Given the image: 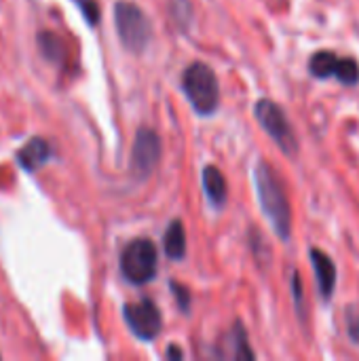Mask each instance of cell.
<instances>
[{"label":"cell","instance_id":"11","mask_svg":"<svg viewBox=\"0 0 359 361\" xmlns=\"http://www.w3.org/2000/svg\"><path fill=\"white\" fill-rule=\"evenodd\" d=\"M51 157V148L44 140L40 137H32L19 152H17V161L23 169L28 171H34L38 169L40 165H44Z\"/></svg>","mask_w":359,"mask_h":361},{"label":"cell","instance_id":"7","mask_svg":"<svg viewBox=\"0 0 359 361\" xmlns=\"http://www.w3.org/2000/svg\"><path fill=\"white\" fill-rule=\"evenodd\" d=\"M125 322L131 328V332L142 341L157 338L163 328L161 311L152 300H140L133 305H125Z\"/></svg>","mask_w":359,"mask_h":361},{"label":"cell","instance_id":"19","mask_svg":"<svg viewBox=\"0 0 359 361\" xmlns=\"http://www.w3.org/2000/svg\"><path fill=\"white\" fill-rule=\"evenodd\" d=\"M167 357H174V360H180V357H182V351H180V349H176V347H171V349L167 351Z\"/></svg>","mask_w":359,"mask_h":361},{"label":"cell","instance_id":"3","mask_svg":"<svg viewBox=\"0 0 359 361\" xmlns=\"http://www.w3.org/2000/svg\"><path fill=\"white\" fill-rule=\"evenodd\" d=\"M254 116L286 157L294 159L298 154V137L294 133V127H292L286 110L277 102L267 99V97L258 99L254 104Z\"/></svg>","mask_w":359,"mask_h":361},{"label":"cell","instance_id":"6","mask_svg":"<svg viewBox=\"0 0 359 361\" xmlns=\"http://www.w3.org/2000/svg\"><path fill=\"white\" fill-rule=\"evenodd\" d=\"M157 247L148 239L131 241L121 254V271L123 277L133 286H144L154 279L157 275Z\"/></svg>","mask_w":359,"mask_h":361},{"label":"cell","instance_id":"15","mask_svg":"<svg viewBox=\"0 0 359 361\" xmlns=\"http://www.w3.org/2000/svg\"><path fill=\"white\" fill-rule=\"evenodd\" d=\"M292 294H294L296 313L305 322V296H303V279H300V273L298 271H294V275H292Z\"/></svg>","mask_w":359,"mask_h":361},{"label":"cell","instance_id":"16","mask_svg":"<svg viewBox=\"0 0 359 361\" xmlns=\"http://www.w3.org/2000/svg\"><path fill=\"white\" fill-rule=\"evenodd\" d=\"M345 322H347V334H349V338L355 345H359V307H347Z\"/></svg>","mask_w":359,"mask_h":361},{"label":"cell","instance_id":"18","mask_svg":"<svg viewBox=\"0 0 359 361\" xmlns=\"http://www.w3.org/2000/svg\"><path fill=\"white\" fill-rule=\"evenodd\" d=\"M78 2H80V6H83L85 15L89 17V21H91V23H95V21H97V17H99V11H97L95 0H78Z\"/></svg>","mask_w":359,"mask_h":361},{"label":"cell","instance_id":"1","mask_svg":"<svg viewBox=\"0 0 359 361\" xmlns=\"http://www.w3.org/2000/svg\"><path fill=\"white\" fill-rule=\"evenodd\" d=\"M254 184H256L260 209H262L264 218L271 222L275 235L281 241H290V237H292L290 199L286 195V188H284L277 171L264 159H260L254 167Z\"/></svg>","mask_w":359,"mask_h":361},{"label":"cell","instance_id":"17","mask_svg":"<svg viewBox=\"0 0 359 361\" xmlns=\"http://www.w3.org/2000/svg\"><path fill=\"white\" fill-rule=\"evenodd\" d=\"M171 290L176 292V296H178V302H180L182 311H188V307H190V296H188V290H186V288H182L180 283H171Z\"/></svg>","mask_w":359,"mask_h":361},{"label":"cell","instance_id":"10","mask_svg":"<svg viewBox=\"0 0 359 361\" xmlns=\"http://www.w3.org/2000/svg\"><path fill=\"white\" fill-rule=\"evenodd\" d=\"M203 190L207 201L214 207H224L226 199H229V186H226V178L222 176V171L214 165H207L203 169Z\"/></svg>","mask_w":359,"mask_h":361},{"label":"cell","instance_id":"2","mask_svg":"<svg viewBox=\"0 0 359 361\" xmlns=\"http://www.w3.org/2000/svg\"><path fill=\"white\" fill-rule=\"evenodd\" d=\"M182 89L197 114H214L220 106V82L216 72L201 61L190 63L182 76Z\"/></svg>","mask_w":359,"mask_h":361},{"label":"cell","instance_id":"8","mask_svg":"<svg viewBox=\"0 0 359 361\" xmlns=\"http://www.w3.org/2000/svg\"><path fill=\"white\" fill-rule=\"evenodd\" d=\"M161 159V140L152 129L142 127L135 133L131 148V171L140 178H148Z\"/></svg>","mask_w":359,"mask_h":361},{"label":"cell","instance_id":"14","mask_svg":"<svg viewBox=\"0 0 359 361\" xmlns=\"http://www.w3.org/2000/svg\"><path fill=\"white\" fill-rule=\"evenodd\" d=\"M38 42H40V49H42V53L47 55V59L59 61V59L63 57V42H61L55 34L42 32V34L38 36Z\"/></svg>","mask_w":359,"mask_h":361},{"label":"cell","instance_id":"5","mask_svg":"<svg viewBox=\"0 0 359 361\" xmlns=\"http://www.w3.org/2000/svg\"><path fill=\"white\" fill-rule=\"evenodd\" d=\"M307 70L317 80L336 78L343 87L359 85V61L351 55H339L336 51L322 49L309 57Z\"/></svg>","mask_w":359,"mask_h":361},{"label":"cell","instance_id":"4","mask_svg":"<svg viewBox=\"0 0 359 361\" xmlns=\"http://www.w3.org/2000/svg\"><path fill=\"white\" fill-rule=\"evenodd\" d=\"M114 25H116V34H118L123 47L131 53H142L152 38L150 19L133 2H116Z\"/></svg>","mask_w":359,"mask_h":361},{"label":"cell","instance_id":"13","mask_svg":"<svg viewBox=\"0 0 359 361\" xmlns=\"http://www.w3.org/2000/svg\"><path fill=\"white\" fill-rule=\"evenodd\" d=\"M231 338H233V353H231V357H235V360H254V351L248 345V336H245V330H243L241 324H237L233 328Z\"/></svg>","mask_w":359,"mask_h":361},{"label":"cell","instance_id":"9","mask_svg":"<svg viewBox=\"0 0 359 361\" xmlns=\"http://www.w3.org/2000/svg\"><path fill=\"white\" fill-rule=\"evenodd\" d=\"M309 258H311V267L313 273L317 277V290L324 302H330L334 298L336 292V264L334 260L320 247H311L309 250Z\"/></svg>","mask_w":359,"mask_h":361},{"label":"cell","instance_id":"12","mask_svg":"<svg viewBox=\"0 0 359 361\" xmlns=\"http://www.w3.org/2000/svg\"><path fill=\"white\" fill-rule=\"evenodd\" d=\"M165 254L171 260H182L186 256V233L180 220H174L165 233Z\"/></svg>","mask_w":359,"mask_h":361}]
</instances>
